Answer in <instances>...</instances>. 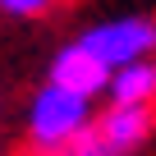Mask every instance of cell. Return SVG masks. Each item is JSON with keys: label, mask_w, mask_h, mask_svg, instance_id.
<instances>
[{"label": "cell", "mask_w": 156, "mask_h": 156, "mask_svg": "<svg viewBox=\"0 0 156 156\" xmlns=\"http://www.w3.org/2000/svg\"><path fill=\"white\" fill-rule=\"evenodd\" d=\"M78 41L115 73V69H124V64H138V60H151V55H156V19H147V14L101 19V23H92Z\"/></svg>", "instance_id": "obj_2"}, {"label": "cell", "mask_w": 156, "mask_h": 156, "mask_svg": "<svg viewBox=\"0 0 156 156\" xmlns=\"http://www.w3.org/2000/svg\"><path fill=\"white\" fill-rule=\"evenodd\" d=\"M106 97H110V106H156V55L115 69Z\"/></svg>", "instance_id": "obj_5"}, {"label": "cell", "mask_w": 156, "mask_h": 156, "mask_svg": "<svg viewBox=\"0 0 156 156\" xmlns=\"http://www.w3.org/2000/svg\"><path fill=\"white\" fill-rule=\"evenodd\" d=\"M46 156H110V151H106V142H101L97 124H87L78 138H69L64 147H55V151H46Z\"/></svg>", "instance_id": "obj_6"}, {"label": "cell", "mask_w": 156, "mask_h": 156, "mask_svg": "<svg viewBox=\"0 0 156 156\" xmlns=\"http://www.w3.org/2000/svg\"><path fill=\"white\" fill-rule=\"evenodd\" d=\"M92 124L110 156H138L156 133V106H106Z\"/></svg>", "instance_id": "obj_4"}, {"label": "cell", "mask_w": 156, "mask_h": 156, "mask_svg": "<svg viewBox=\"0 0 156 156\" xmlns=\"http://www.w3.org/2000/svg\"><path fill=\"white\" fill-rule=\"evenodd\" d=\"M46 83H55V87H64V92H78V97L97 101V97H106V87H110V69L73 37L69 46H60V51L51 55Z\"/></svg>", "instance_id": "obj_3"}, {"label": "cell", "mask_w": 156, "mask_h": 156, "mask_svg": "<svg viewBox=\"0 0 156 156\" xmlns=\"http://www.w3.org/2000/svg\"><path fill=\"white\" fill-rule=\"evenodd\" d=\"M92 106L97 101L78 97V92H64L55 83H41L37 97H32V106H28V142H32V151L46 156V151L64 147L69 138H78V133L97 119Z\"/></svg>", "instance_id": "obj_1"}, {"label": "cell", "mask_w": 156, "mask_h": 156, "mask_svg": "<svg viewBox=\"0 0 156 156\" xmlns=\"http://www.w3.org/2000/svg\"><path fill=\"white\" fill-rule=\"evenodd\" d=\"M55 0H0V9L14 14V19H32V14H46Z\"/></svg>", "instance_id": "obj_7"}]
</instances>
